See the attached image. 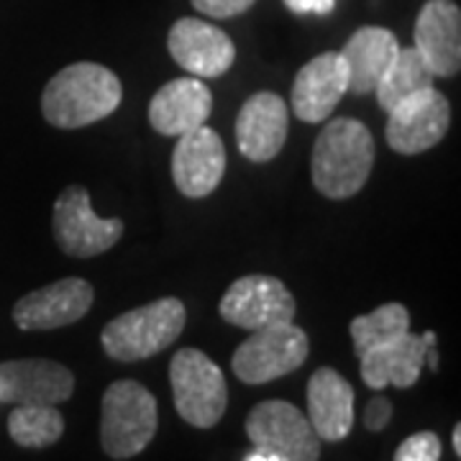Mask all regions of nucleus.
I'll return each instance as SVG.
<instances>
[{
	"mask_svg": "<svg viewBox=\"0 0 461 461\" xmlns=\"http://www.w3.org/2000/svg\"><path fill=\"white\" fill-rule=\"evenodd\" d=\"M123 100V85L108 67L75 62L62 67L41 93V113L54 129H85L115 113Z\"/></svg>",
	"mask_w": 461,
	"mask_h": 461,
	"instance_id": "obj_1",
	"label": "nucleus"
},
{
	"mask_svg": "<svg viewBox=\"0 0 461 461\" xmlns=\"http://www.w3.org/2000/svg\"><path fill=\"white\" fill-rule=\"evenodd\" d=\"M375 167V139L357 118H333L318 133L311 159L315 190L330 200L354 198Z\"/></svg>",
	"mask_w": 461,
	"mask_h": 461,
	"instance_id": "obj_2",
	"label": "nucleus"
},
{
	"mask_svg": "<svg viewBox=\"0 0 461 461\" xmlns=\"http://www.w3.org/2000/svg\"><path fill=\"white\" fill-rule=\"evenodd\" d=\"M159 429L157 397L136 379H118L100 400V446L115 461L139 456Z\"/></svg>",
	"mask_w": 461,
	"mask_h": 461,
	"instance_id": "obj_3",
	"label": "nucleus"
},
{
	"mask_svg": "<svg viewBox=\"0 0 461 461\" xmlns=\"http://www.w3.org/2000/svg\"><path fill=\"white\" fill-rule=\"evenodd\" d=\"M187 323L180 297H162L113 318L103 333V351L115 362H141L172 346Z\"/></svg>",
	"mask_w": 461,
	"mask_h": 461,
	"instance_id": "obj_4",
	"label": "nucleus"
},
{
	"mask_svg": "<svg viewBox=\"0 0 461 461\" xmlns=\"http://www.w3.org/2000/svg\"><path fill=\"white\" fill-rule=\"evenodd\" d=\"M169 382L175 408L185 423L195 429H213L226 415L229 384L221 366L198 348H182L172 357Z\"/></svg>",
	"mask_w": 461,
	"mask_h": 461,
	"instance_id": "obj_5",
	"label": "nucleus"
},
{
	"mask_svg": "<svg viewBox=\"0 0 461 461\" xmlns=\"http://www.w3.org/2000/svg\"><path fill=\"white\" fill-rule=\"evenodd\" d=\"M308 354V333L290 321L251 330L247 341L233 351L230 369L247 384H267L285 375H293L305 364Z\"/></svg>",
	"mask_w": 461,
	"mask_h": 461,
	"instance_id": "obj_6",
	"label": "nucleus"
},
{
	"mask_svg": "<svg viewBox=\"0 0 461 461\" xmlns=\"http://www.w3.org/2000/svg\"><path fill=\"white\" fill-rule=\"evenodd\" d=\"M54 241L75 259H90L113 249L123 236L121 218H100L90 205V193L83 185H69L59 193L51 215Z\"/></svg>",
	"mask_w": 461,
	"mask_h": 461,
	"instance_id": "obj_7",
	"label": "nucleus"
},
{
	"mask_svg": "<svg viewBox=\"0 0 461 461\" xmlns=\"http://www.w3.org/2000/svg\"><path fill=\"white\" fill-rule=\"evenodd\" d=\"M247 436L280 461H318L321 438L308 415L287 400H264L247 415Z\"/></svg>",
	"mask_w": 461,
	"mask_h": 461,
	"instance_id": "obj_8",
	"label": "nucleus"
},
{
	"mask_svg": "<svg viewBox=\"0 0 461 461\" xmlns=\"http://www.w3.org/2000/svg\"><path fill=\"white\" fill-rule=\"evenodd\" d=\"M295 297L280 277L247 275L236 280L221 297V318L244 330H259L295 318Z\"/></svg>",
	"mask_w": 461,
	"mask_h": 461,
	"instance_id": "obj_9",
	"label": "nucleus"
},
{
	"mask_svg": "<svg viewBox=\"0 0 461 461\" xmlns=\"http://www.w3.org/2000/svg\"><path fill=\"white\" fill-rule=\"evenodd\" d=\"M384 139L393 151L402 157L423 154L433 149L451 126V105L436 87L420 90L390 111Z\"/></svg>",
	"mask_w": 461,
	"mask_h": 461,
	"instance_id": "obj_10",
	"label": "nucleus"
},
{
	"mask_svg": "<svg viewBox=\"0 0 461 461\" xmlns=\"http://www.w3.org/2000/svg\"><path fill=\"white\" fill-rule=\"evenodd\" d=\"M95 303L93 285L83 277H65L23 295L14 305V323L21 330H54L83 321Z\"/></svg>",
	"mask_w": 461,
	"mask_h": 461,
	"instance_id": "obj_11",
	"label": "nucleus"
},
{
	"mask_svg": "<svg viewBox=\"0 0 461 461\" xmlns=\"http://www.w3.org/2000/svg\"><path fill=\"white\" fill-rule=\"evenodd\" d=\"M172 151V180L185 198H208L226 175V147L218 131L200 126L177 136Z\"/></svg>",
	"mask_w": 461,
	"mask_h": 461,
	"instance_id": "obj_12",
	"label": "nucleus"
},
{
	"mask_svg": "<svg viewBox=\"0 0 461 461\" xmlns=\"http://www.w3.org/2000/svg\"><path fill=\"white\" fill-rule=\"evenodd\" d=\"M167 50L172 59L195 77H221L236 59V47L223 29L203 18H180L169 29Z\"/></svg>",
	"mask_w": 461,
	"mask_h": 461,
	"instance_id": "obj_13",
	"label": "nucleus"
},
{
	"mask_svg": "<svg viewBox=\"0 0 461 461\" xmlns=\"http://www.w3.org/2000/svg\"><path fill=\"white\" fill-rule=\"evenodd\" d=\"M75 393V375L51 359L0 362V402L59 405Z\"/></svg>",
	"mask_w": 461,
	"mask_h": 461,
	"instance_id": "obj_14",
	"label": "nucleus"
},
{
	"mask_svg": "<svg viewBox=\"0 0 461 461\" xmlns=\"http://www.w3.org/2000/svg\"><path fill=\"white\" fill-rule=\"evenodd\" d=\"M290 131V113L282 95L259 90L241 105L236 118V144L249 162H272L285 147Z\"/></svg>",
	"mask_w": 461,
	"mask_h": 461,
	"instance_id": "obj_15",
	"label": "nucleus"
},
{
	"mask_svg": "<svg viewBox=\"0 0 461 461\" xmlns=\"http://www.w3.org/2000/svg\"><path fill=\"white\" fill-rule=\"evenodd\" d=\"M348 93V67L341 51H323L300 67L293 83L290 103L300 121L323 123Z\"/></svg>",
	"mask_w": 461,
	"mask_h": 461,
	"instance_id": "obj_16",
	"label": "nucleus"
},
{
	"mask_svg": "<svg viewBox=\"0 0 461 461\" xmlns=\"http://www.w3.org/2000/svg\"><path fill=\"white\" fill-rule=\"evenodd\" d=\"M415 50L433 77L461 69V11L454 0H429L415 18Z\"/></svg>",
	"mask_w": 461,
	"mask_h": 461,
	"instance_id": "obj_17",
	"label": "nucleus"
},
{
	"mask_svg": "<svg viewBox=\"0 0 461 461\" xmlns=\"http://www.w3.org/2000/svg\"><path fill=\"white\" fill-rule=\"evenodd\" d=\"M429 346H436L433 330H426L423 336H415L408 330L393 344L366 351L359 357L364 384L372 390H384L390 384L397 390H408L418 382L426 366Z\"/></svg>",
	"mask_w": 461,
	"mask_h": 461,
	"instance_id": "obj_18",
	"label": "nucleus"
},
{
	"mask_svg": "<svg viewBox=\"0 0 461 461\" xmlns=\"http://www.w3.org/2000/svg\"><path fill=\"white\" fill-rule=\"evenodd\" d=\"M213 95L198 77H180L162 85L149 103V123L162 136H182L208 123Z\"/></svg>",
	"mask_w": 461,
	"mask_h": 461,
	"instance_id": "obj_19",
	"label": "nucleus"
},
{
	"mask_svg": "<svg viewBox=\"0 0 461 461\" xmlns=\"http://www.w3.org/2000/svg\"><path fill=\"white\" fill-rule=\"evenodd\" d=\"M308 420L321 441H344L354 429V387L330 366L315 369L308 379Z\"/></svg>",
	"mask_w": 461,
	"mask_h": 461,
	"instance_id": "obj_20",
	"label": "nucleus"
},
{
	"mask_svg": "<svg viewBox=\"0 0 461 461\" xmlns=\"http://www.w3.org/2000/svg\"><path fill=\"white\" fill-rule=\"evenodd\" d=\"M400 44L390 29L382 26H362L348 36L341 50L348 67V90L354 95L375 93L382 75L395 62Z\"/></svg>",
	"mask_w": 461,
	"mask_h": 461,
	"instance_id": "obj_21",
	"label": "nucleus"
},
{
	"mask_svg": "<svg viewBox=\"0 0 461 461\" xmlns=\"http://www.w3.org/2000/svg\"><path fill=\"white\" fill-rule=\"evenodd\" d=\"M433 87V72L429 65L423 62V57L418 54L415 47H400L395 62L390 65V69L382 75V80L375 87V95L382 111H393L397 103H402L405 98H411L420 90Z\"/></svg>",
	"mask_w": 461,
	"mask_h": 461,
	"instance_id": "obj_22",
	"label": "nucleus"
},
{
	"mask_svg": "<svg viewBox=\"0 0 461 461\" xmlns=\"http://www.w3.org/2000/svg\"><path fill=\"white\" fill-rule=\"evenodd\" d=\"M411 330V311L402 303H384L372 313L357 315L348 326L357 357L397 341Z\"/></svg>",
	"mask_w": 461,
	"mask_h": 461,
	"instance_id": "obj_23",
	"label": "nucleus"
},
{
	"mask_svg": "<svg viewBox=\"0 0 461 461\" xmlns=\"http://www.w3.org/2000/svg\"><path fill=\"white\" fill-rule=\"evenodd\" d=\"M65 433V418L57 405H16L8 415V436L23 448H50Z\"/></svg>",
	"mask_w": 461,
	"mask_h": 461,
	"instance_id": "obj_24",
	"label": "nucleus"
},
{
	"mask_svg": "<svg viewBox=\"0 0 461 461\" xmlns=\"http://www.w3.org/2000/svg\"><path fill=\"white\" fill-rule=\"evenodd\" d=\"M441 459V441L436 433L420 430L397 446L395 461H438Z\"/></svg>",
	"mask_w": 461,
	"mask_h": 461,
	"instance_id": "obj_25",
	"label": "nucleus"
},
{
	"mask_svg": "<svg viewBox=\"0 0 461 461\" xmlns=\"http://www.w3.org/2000/svg\"><path fill=\"white\" fill-rule=\"evenodd\" d=\"M193 8L208 18H233L247 14L257 0H190Z\"/></svg>",
	"mask_w": 461,
	"mask_h": 461,
	"instance_id": "obj_26",
	"label": "nucleus"
},
{
	"mask_svg": "<svg viewBox=\"0 0 461 461\" xmlns=\"http://www.w3.org/2000/svg\"><path fill=\"white\" fill-rule=\"evenodd\" d=\"M390 418H393V402L384 395L372 397L366 411H364V429L372 430V433H382L390 426Z\"/></svg>",
	"mask_w": 461,
	"mask_h": 461,
	"instance_id": "obj_27",
	"label": "nucleus"
},
{
	"mask_svg": "<svg viewBox=\"0 0 461 461\" xmlns=\"http://www.w3.org/2000/svg\"><path fill=\"white\" fill-rule=\"evenodd\" d=\"M285 5L295 14V16H329L336 8V0H285Z\"/></svg>",
	"mask_w": 461,
	"mask_h": 461,
	"instance_id": "obj_28",
	"label": "nucleus"
},
{
	"mask_svg": "<svg viewBox=\"0 0 461 461\" xmlns=\"http://www.w3.org/2000/svg\"><path fill=\"white\" fill-rule=\"evenodd\" d=\"M247 461H280L275 454H269V451H262V448H257Z\"/></svg>",
	"mask_w": 461,
	"mask_h": 461,
	"instance_id": "obj_29",
	"label": "nucleus"
},
{
	"mask_svg": "<svg viewBox=\"0 0 461 461\" xmlns=\"http://www.w3.org/2000/svg\"><path fill=\"white\" fill-rule=\"evenodd\" d=\"M451 441H454V454H456V456H461V426L459 423L454 426V438H451Z\"/></svg>",
	"mask_w": 461,
	"mask_h": 461,
	"instance_id": "obj_30",
	"label": "nucleus"
}]
</instances>
